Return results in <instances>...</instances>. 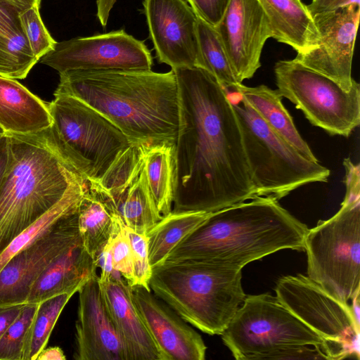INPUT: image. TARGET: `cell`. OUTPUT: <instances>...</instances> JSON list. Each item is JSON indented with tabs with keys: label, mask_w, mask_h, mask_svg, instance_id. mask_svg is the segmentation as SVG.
<instances>
[{
	"label": "cell",
	"mask_w": 360,
	"mask_h": 360,
	"mask_svg": "<svg viewBox=\"0 0 360 360\" xmlns=\"http://www.w3.org/2000/svg\"><path fill=\"white\" fill-rule=\"evenodd\" d=\"M88 183L75 178L62 198L42 216L18 234L0 254V271L17 253L49 233L64 218L77 212Z\"/></svg>",
	"instance_id": "cell-26"
},
{
	"label": "cell",
	"mask_w": 360,
	"mask_h": 360,
	"mask_svg": "<svg viewBox=\"0 0 360 360\" xmlns=\"http://www.w3.org/2000/svg\"><path fill=\"white\" fill-rule=\"evenodd\" d=\"M51 123L47 104L16 79L0 76V128L6 134H37Z\"/></svg>",
	"instance_id": "cell-22"
},
{
	"label": "cell",
	"mask_w": 360,
	"mask_h": 360,
	"mask_svg": "<svg viewBox=\"0 0 360 360\" xmlns=\"http://www.w3.org/2000/svg\"><path fill=\"white\" fill-rule=\"evenodd\" d=\"M74 294L63 293L39 304L28 332L22 360H37L39 352L46 347L60 313Z\"/></svg>",
	"instance_id": "cell-31"
},
{
	"label": "cell",
	"mask_w": 360,
	"mask_h": 360,
	"mask_svg": "<svg viewBox=\"0 0 360 360\" xmlns=\"http://www.w3.org/2000/svg\"><path fill=\"white\" fill-rule=\"evenodd\" d=\"M151 292L133 286L131 295L164 360H204L207 347L200 335Z\"/></svg>",
	"instance_id": "cell-19"
},
{
	"label": "cell",
	"mask_w": 360,
	"mask_h": 360,
	"mask_svg": "<svg viewBox=\"0 0 360 360\" xmlns=\"http://www.w3.org/2000/svg\"><path fill=\"white\" fill-rule=\"evenodd\" d=\"M20 11L0 0V76L15 79L25 78L39 61L24 35Z\"/></svg>",
	"instance_id": "cell-25"
},
{
	"label": "cell",
	"mask_w": 360,
	"mask_h": 360,
	"mask_svg": "<svg viewBox=\"0 0 360 360\" xmlns=\"http://www.w3.org/2000/svg\"><path fill=\"white\" fill-rule=\"evenodd\" d=\"M48 133L63 158L86 181L98 182L131 143L111 122L82 101L55 91L47 104Z\"/></svg>",
	"instance_id": "cell-8"
},
{
	"label": "cell",
	"mask_w": 360,
	"mask_h": 360,
	"mask_svg": "<svg viewBox=\"0 0 360 360\" xmlns=\"http://www.w3.org/2000/svg\"><path fill=\"white\" fill-rule=\"evenodd\" d=\"M237 82L252 78L261 66L266 40L272 37L268 18L258 0H229L214 27Z\"/></svg>",
	"instance_id": "cell-17"
},
{
	"label": "cell",
	"mask_w": 360,
	"mask_h": 360,
	"mask_svg": "<svg viewBox=\"0 0 360 360\" xmlns=\"http://www.w3.org/2000/svg\"><path fill=\"white\" fill-rule=\"evenodd\" d=\"M77 212L14 255L1 269L0 309L26 304L31 287L40 274L58 255L82 240Z\"/></svg>",
	"instance_id": "cell-16"
},
{
	"label": "cell",
	"mask_w": 360,
	"mask_h": 360,
	"mask_svg": "<svg viewBox=\"0 0 360 360\" xmlns=\"http://www.w3.org/2000/svg\"><path fill=\"white\" fill-rule=\"evenodd\" d=\"M221 339L237 360L329 359L323 340L267 293L246 295Z\"/></svg>",
	"instance_id": "cell-7"
},
{
	"label": "cell",
	"mask_w": 360,
	"mask_h": 360,
	"mask_svg": "<svg viewBox=\"0 0 360 360\" xmlns=\"http://www.w3.org/2000/svg\"><path fill=\"white\" fill-rule=\"evenodd\" d=\"M197 32L202 60L201 68L210 73L225 90H234L239 83L235 77L225 48L214 27L197 15Z\"/></svg>",
	"instance_id": "cell-30"
},
{
	"label": "cell",
	"mask_w": 360,
	"mask_h": 360,
	"mask_svg": "<svg viewBox=\"0 0 360 360\" xmlns=\"http://www.w3.org/2000/svg\"><path fill=\"white\" fill-rule=\"evenodd\" d=\"M6 135L9 160L0 185V254L81 176L60 155L48 129L32 135Z\"/></svg>",
	"instance_id": "cell-4"
},
{
	"label": "cell",
	"mask_w": 360,
	"mask_h": 360,
	"mask_svg": "<svg viewBox=\"0 0 360 360\" xmlns=\"http://www.w3.org/2000/svg\"><path fill=\"white\" fill-rule=\"evenodd\" d=\"M175 144L146 146L144 169L148 188L162 217L172 212L175 186Z\"/></svg>",
	"instance_id": "cell-27"
},
{
	"label": "cell",
	"mask_w": 360,
	"mask_h": 360,
	"mask_svg": "<svg viewBox=\"0 0 360 360\" xmlns=\"http://www.w3.org/2000/svg\"><path fill=\"white\" fill-rule=\"evenodd\" d=\"M142 145L131 144L122 152L98 182L88 181L112 217L140 233L148 232L162 218L151 196L144 169Z\"/></svg>",
	"instance_id": "cell-12"
},
{
	"label": "cell",
	"mask_w": 360,
	"mask_h": 360,
	"mask_svg": "<svg viewBox=\"0 0 360 360\" xmlns=\"http://www.w3.org/2000/svg\"><path fill=\"white\" fill-rule=\"evenodd\" d=\"M276 298L324 341L329 359H359L360 326L350 305L302 274L278 279Z\"/></svg>",
	"instance_id": "cell-11"
},
{
	"label": "cell",
	"mask_w": 360,
	"mask_h": 360,
	"mask_svg": "<svg viewBox=\"0 0 360 360\" xmlns=\"http://www.w3.org/2000/svg\"><path fill=\"white\" fill-rule=\"evenodd\" d=\"M77 214L82 243L94 259L111 238L117 229L119 219L112 217L89 184L79 202Z\"/></svg>",
	"instance_id": "cell-28"
},
{
	"label": "cell",
	"mask_w": 360,
	"mask_h": 360,
	"mask_svg": "<svg viewBox=\"0 0 360 360\" xmlns=\"http://www.w3.org/2000/svg\"><path fill=\"white\" fill-rule=\"evenodd\" d=\"M110 243L113 266L131 286L134 280L132 251L126 226L120 220Z\"/></svg>",
	"instance_id": "cell-35"
},
{
	"label": "cell",
	"mask_w": 360,
	"mask_h": 360,
	"mask_svg": "<svg viewBox=\"0 0 360 360\" xmlns=\"http://www.w3.org/2000/svg\"><path fill=\"white\" fill-rule=\"evenodd\" d=\"M101 294L128 360H164L157 344L136 308L127 281L100 279Z\"/></svg>",
	"instance_id": "cell-20"
},
{
	"label": "cell",
	"mask_w": 360,
	"mask_h": 360,
	"mask_svg": "<svg viewBox=\"0 0 360 360\" xmlns=\"http://www.w3.org/2000/svg\"><path fill=\"white\" fill-rule=\"evenodd\" d=\"M40 4H36L18 13L24 35L35 57L39 59L52 51L56 44L46 28L39 13Z\"/></svg>",
	"instance_id": "cell-33"
},
{
	"label": "cell",
	"mask_w": 360,
	"mask_h": 360,
	"mask_svg": "<svg viewBox=\"0 0 360 360\" xmlns=\"http://www.w3.org/2000/svg\"><path fill=\"white\" fill-rule=\"evenodd\" d=\"M144 13L159 63L172 69L202 68L197 15L185 0H143Z\"/></svg>",
	"instance_id": "cell-15"
},
{
	"label": "cell",
	"mask_w": 360,
	"mask_h": 360,
	"mask_svg": "<svg viewBox=\"0 0 360 360\" xmlns=\"http://www.w3.org/2000/svg\"><path fill=\"white\" fill-rule=\"evenodd\" d=\"M172 70L179 103L172 212H214L255 198L240 125L225 89L200 68Z\"/></svg>",
	"instance_id": "cell-1"
},
{
	"label": "cell",
	"mask_w": 360,
	"mask_h": 360,
	"mask_svg": "<svg viewBox=\"0 0 360 360\" xmlns=\"http://www.w3.org/2000/svg\"><path fill=\"white\" fill-rule=\"evenodd\" d=\"M234 91L241 95L274 131L302 156L311 161L319 162L308 143L300 134L277 89H272L264 84L247 86L241 83L236 86Z\"/></svg>",
	"instance_id": "cell-24"
},
{
	"label": "cell",
	"mask_w": 360,
	"mask_h": 360,
	"mask_svg": "<svg viewBox=\"0 0 360 360\" xmlns=\"http://www.w3.org/2000/svg\"><path fill=\"white\" fill-rule=\"evenodd\" d=\"M345 195L338 212L309 229L307 276L347 302L360 290V167L343 160Z\"/></svg>",
	"instance_id": "cell-6"
},
{
	"label": "cell",
	"mask_w": 360,
	"mask_h": 360,
	"mask_svg": "<svg viewBox=\"0 0 360 360\" xmlns=\"http://www.w3.org/2000/svg\"><path fill=\"white\" fill-rule=\"evenodd\" d=\"M66 357L63 349L57 346L45 347L37 357V360H65Z\"/></svg>",
	"instance_id": "cell-42"
},
{
	"label": "cell",
	"mask_w": 360,
	"mask_h": 360,
	"mask_svg": "<svg viewBox=\"0 0 360 360\" xmlns=\"http://www.w3.org/2000/svg\"><path fill=\"white\" fill-rule=\"evenodd\" d=\"M195 14L215 27L221 19L229 0H186Z\"/></svg>",
	"instance_id": "cell-36"
},
{
	"label": "cell",
	"mask_w": 360,
	"mask_h": 360,
	"mask_svg": "<svg viewBox=\"0 0 360 360\" xmlns=\"http://www.w3.org/2000/svg\"><path fill=\"white\" fill-rule=\"evenodd\" d=\"M77 292L74 359L128 360L125 348L105 304L98 275L91 277Z\"/></svg>",
	"instance_id": "cell-18"
},
{
	"label": "cell",
	"mask_w": 360,
	"mask_h": 360,
	"mask_svg": "<svg viewBox=\"0 0 360 360\" xmlns=\"http://www.w3.org/2000/svg\"><path fill=\"white\" fill-rule=\"evenodd\" d=\"M233 105L242 131L255 198L279 200L302 186L328 181V168L302 156L243 98Z\"/></svg>",
	"instance_id": "cell-9"
},
{
	"label": "cell",
	"mask_w": 360,
	"mask_h": 360,
	"mask_svg": "<svg viewBox=\"0 0 360 360\" xmlns=\"http://www.w3.org/2000/svg\"><path fill=\"white\" fill-rule=\"evenodd\" d=\"M25 304H17L0 309V339L19 316Z\"/></svg>",
	"instance_id": "cell-39"
},
{
	"label": "cell",
	"mask_w": 360,
	"mask_h": 360,
	"mask_svg": "<svg viewBox=\"0 0 360 360\" xmlns=\"http://www.w3.org/2000/svg\"><path fill=\"white\" fill-rule=\"evenodd\" d=\"M280 95L301 110L309 122L330 135L349 137L360 123V86L354 80L349 91L295 59L274 66Z\"/></svg>",
	"instance_id": "cell-10"
},
{
	"label": "cell",
	"mask_w": 360,
	"mask_h": 360,
	"mask_svg": "<svg viewBox=\"0 0 360 360\" xmlns=\"http://www.w3.org/2000/svg\"><path fill=\"white\" fill-rule=\"evenodd\" d=\"M349 4L360 5V0H312L307 7L313 16L319 13L332 11Z\"/></svg>",
	"instance_id": "cell-38"
},
{
	"label": "cell",
	"mask_w": 360,
	"mask_h": 360,
	"mask_svg": "<svg viewBox=\"0 0 360 360\" xmlns=\"http://www.w3.org/2000/svg\"><path fill=\"white\" fill-rule=\"evenodd\" d=\"M9 160V139L6 134L0 138V185Z\"/></svg>",
	"instance_id": "cell-40"
},
{
	"label": "cell",
	"mask_w": 360,
	"mask_h": 360,
	"mask_svg": "<svg viewBox=\"0 0 360 360\" xmlns=\"http://www.w3.org/2000/svg\"><path fill=\"white\" fill-rule=\"evenodd\" d=\"M12 5L19 11H22L36 4H40V0H3Z\"/></svg>",
	"instance_id": "cell-44"
},
{
	"label": "cell",
	"mask_w": 360,
	"mask_h": 360,
	"mask_svg": "<svg viewBox=\"0 0 360 360\" xmlns=\"http://www.w3.org/2000/svg\"><path fill=\"white\" fill-rule=\"evenodd\" d=\"M39 62L59 74L73 70H150L153 57L143 41L120 30L56 42Z\"/></svg>",
	"instance_id": "cell-13"
},
{
	"label": "cell",
	"mask_w": 360,
	"mask_h": 360,
	"mask_svg": "<svg viewBox=\"0 0 360 360\" xmlns=\"http://www.w3.org/2000/svg\"><path fill=\"white\" fill-rule=\"evenodd\" d=\"M59 75L56 91L72 96L98 112L131 144H175L179 103L172 70H73Z\"/></svg>",
	"instance_id": "cell-2"
},
{
	"label": "cell",
	"mask_w": 360,
	"mask_h": 360,
	"mask_svg": "<svg viewBox=\"0 0 360 360\" xmlns=\"http://www.w3.org/2000/svg\"><path fill=\"white\" fill-rule=\"evenodd\" d=\"M359 15L360 5L349 4L313 15L319 44L294 59L349 91L354 82L352 64Z\"/></svg>",
	"instance_id": "cell-14"
},
{
	"label": "cell",
	"mask_w": 360,
	"mask_h": 360,
	"mask_svg": "<svg viewBox=\"0 0 360 360\" xmlns=\"http://www.w3.org/2000/svg\"><path fill=\"white\" fill-rule=\"evenodd\" d=\"M39 304H25L0 339V360H22L28 332Z\"/></svg>",
	"instance_id": "cell-32"
},
{
	"label": "cell",
	"mask_w": 360,
	"mask_h": 360,
	"mask_svg": "<svg viewBox=\"0 0 360 360\" xmlns=\"http://www.w3.org/2000/svg\"><path fill=\"white\" fill-rule=\"evenodd\" d=\"M308 230L278 200L256 197L211 212L165 261L193 259L243 269L281 250H304Z\"/></svg>",
	"instance_id": "cell-3"
},
{
	"label": "cell",
	"mask_w": 360,
	"mask_h": 360,
	"mask_svg": "<svg viewBox=\"0 0 360 360\" xmlns=\"http://www.w3.org/2000/svg\"><path fill=\"white\" fill-rule=\"evenodd\" d=\"M360 290L357 291L352 298L351 310L357 326H360Z\"/></svg>",
	"instance_id": "cell-43"
},
{
	"label": "cell",
	"mask_w": 360,
	"mask_h": 360,
	"mask_svg": "<svg viewBox=\"0 0 360 360\" xmlns=\"http://www.w3.org/2000/svg\"><path fill=\"white\" fill-rule=\"evenodd\" d=\"M269 21L272 38L297 53L316 46L319 34L312 15L300 0H258Z\"/></svg>",
	"instance_id": "cell-23"
},
{
	"label": "cell",
	"mask_w": 360,
	"mask_h": 360,
	"mask_svg": "<svg viewBox=\"0 0 360 360\" xmlns=\"http://www.w3.org/2000/svg\"><path fill=\"white\" fill-rule=\"evenodd\" d=\"M132 251L134 264L133 286H141L151 291L149 281L152 268L149 262L148 246L146 234H143L126 227Z\"/></svg>",
	"instance_id": "cell-34"
},
{
	"label": "cell",
	"mask_w": 360,
	"mask_h": 360,
	"mask_svg": "<svg viewBox=\"0 0 360 360\" xmlns=\"http://www.w3.org/2000/svg\"><path fill=\"white\" fill-rule=\"evenodd\" d=\"M5 134L4 131L0 128V138Z\"/></svg>",
	"instance_id": "cell-45"
},
{
	"label": "cell",
	"mask_w": 360,
	"mask_h": 360,
	"mask_svg": "<svg viewBox=\"0 0 360 360\" xmlns=\"http://www.w3.org/2000/svg\"><path fill=\"white\" fill-rule=\"evenodd\" d=\"M94 260L82 240L58 255L32 284L26 304H39L53 297L77 292L97 274Z\"/></svg>",
	"instance_id": "cell-21"
},
{
	"label": "cell",
	"mask_w": 360,
	"mask_h": 360,
	"mask_svg": "<svg viewBox=\"0 0 360 360\" xmlns=\"http://www.w3.org/2000/svg\"><path fill=\"white\" fill-rule=\"evenodd\" d=\"M211 212H170L146 234L151 268L162 264L171 251L192 233Z\"/></svg>",
	"instance_id": "cell-29"
},
{
	"label": "cell",
	"mask_w": 360,
	"mask_h": 360,
	"mask_svg": "<svg viewBox=\"0 0 360 360\" xmlns=\"http://www.w3.org/2000/svg\"><path fill=\"white\" fill-rule=\"evenodd\" d=\"M242 268L183 259L152 268L150 290L185 321L221 335L243 304Z\"/></svg>",
	"instance_id": "cell-5"
},
{
	"label": "cell",
	"mask_w": 360,
	"mask_h": 360,
	"mask_svg": "<svg viewBox=\"0 0 360 360\" xmlns=\"http://www.w3.org/2000/svg\"><path fill=\"white\" fill-rule=\"evenodd\" d=\"M117 0H97V18L103 27H105L110 13Z\"/></svg>",
	"instance_id": "cell-41"
},
{
	"label": "cell",
	"mask_w": 360,
	"mask_h": 360,
	"mask_svg": "<svg viewBox=\"0 0 360 360\" xmlns=\"http://www.w3.org/2000/svg\"><path fill=\"white\" fill-rule=\"evenodd\" d=\"M93 260L96 267L101 270L98 278L118 282L127 281L113 266L110 240L96 255Z\"/></svg>",
	"instance_id": "cell-37"
}]
</instances>
